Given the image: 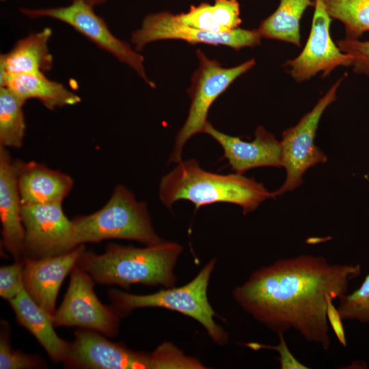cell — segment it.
Here are the masks:
<instances>
[{"mask_svg":"<svg viewBox=\"0 0 369 369\" xmlns=\"http://www.w3.org/2000/svg\"><path fill=\"white\" fill-rule=\"evenodd\" d=\"M25 230L23 258H41L68 252L73 245L72 220L62 204H22Z\"/></svg>","mask_w":369,"mask_h":369,"instance_id":"cell-12","label":"cell"},{"mask_svg":"<svg viewBox=\"0 0 369 369\" xmlns=\"http://www.w3.org/2000/svg\"><path fill=\"white\" fill-rule=\"evenodd\" d=\"M361 271L359 264H330L323 256L302 255L255 271L232 294L247 314L277 335L294 329L328 351L326 295H345Z\"/></svg>","mask_w":369,"mask_h":369,"instance_id":"cell-1","label":"cell"},{"mask_svg":"<svg viewBox=\"0 0 369 369\" xmlns=\"http://www.w3.org/2000/svg\"><path fill=\"white\" fill-rule=\"evenodd\" d=\"M275 11L258 27L263 38L301 46L300 24L305 11L314 6V0H279Z\"/></svg>","mask_w":369,"mask_h":369,"instance_id":"cell-22","label":"cell"},{"mask_svg":"<svg viewBox=\"0 0 369 369\" xmlns=\"http://www.w3.org/2000/svg\"><path fill=\"white\" fill-rule=\"evenodd\" d=\"M24 261L16 262L0 268V296L8 301L17 297L24 289Z\"/></svg>","mask_w":369,"mask_h":369,"instance_id":"cell-27","label":"cell"},{"mask_svg":"<svg viewBox=\"0 0 369 369\" xmlns=\"http://www.w3.org/2000/svg\"><path fill=\"white\" fill-rule=\"evenodd\" d=\"M73 245L107 239H126L146 245L163 241L156 233L147 205L137 200L125 186L117 185L107 203L99 210L72 219Z\"/></svg>","mask_w":369,"mask_h":369,"instance_id":"cell-4","label":"cell"},{"mask_svg":"<svg viewBox=\"0 0 369 369\" xmlns=\"http://www.w3.org/2000/svg\"><path fill=\"white\" fill-rule=\"evenodd\" d=\"M159 197L167 208H171L180 200L192 202L196 209L210 204L226 202L240 206L243 215H246L274 196L253 178L236 173L223 175L209 172L191 159L180 161L162 178Z\"/></svg>","mask_w":369,"mask_h":369,"instance_id":"cell-3","label":"cell"},{"mask_svg":"<svg viewBox=\"0 0 369 369\" xmlns=\"http://www.w3.org/2000/svg\"><path fill=\"white\" fill-rule=\"evenodd\" d=\"M86 250L80 245L63 254L41 258H23L25 291L52 316L60 287Z\"/></svg>","mask_w":369,"mask_h":369,"instance_id":"cell-14","label":"cell"},{"mask_svg":"<svg viewBox=\"0 0 369 369\" xmlns=\"http://www.w3.org/2000/svg\"><path fill=\"white\" fill-rule=\"evenodd\" d=\"M262 38L258 29H245L238 27L224 33L199 29L181 22L176 14L169 11H162L146 16L141 27L132 33L131 40L137 51L149 43L170 39L193 44L223 45L238 51L243 48L260 45Z\"/></svg>","mask_w":369,"mask_h":369,"instance_id":"cell-10","label":"cell"},{"mask_svg":"<svg viewBox=\"0 0 369 369\" xmlns=\"http://www.w3.org/2000/svg\"><path fill=\"white\" fill-rule=\"evenodd\" d=\"M19 11L30 18H49L67 24L98 48L134 70L149 86L155 87V83L147 76L144 56L128 43L115 37L105 19L94 12L93 6L81 1H74L67 6L21 8Z\"/></svg>","mask_w":369,"mask_h":369,"instance_id":"cell-8","label":"cell"},{"mask_svg":"<svg viewBox=\"0 0 369 369\" xmlns=\"http://www.w3.org/2000/svg\"><path fill=\"white\" fill-rule=\"evenodd\" d=\"M196 54L199 66L188 90L191 100L188 116L177 134L169 163L182 161L186 142L195 134L204 133L208 110L214 101L233 81L256 64L255 59H251L238 66L225 68L217 60L210 59L200 49L196 51Z\"/></svg>","mask_w":369,"mask_h":369,"instance_id":"cell-6","label":"cell"},{"mask_svg":"<svg viewBox=\"0 0 369 369\" xmlns=\"http://www.w3.org/2000/svg\"><path fill=\"white\" fill-rule=\"evenodd\" d=\"M216 260H210L187 284L166 288L148 295H134L111 289L108 296L111 308L120 317L142 308H163L180 312L197 320L206 330L211 340L219 345L228 341V333L214 320L216 313L209 303L207 289Z\"/></svg>","mask_w":369,"mask_h":369,"instance_id":"cell-5","label":"cell"},{"mask_svg":"<svg viewBox=\"0 0 369 369\" xmlns=\"http://www.w3.org/2000/svg\"><path fill=\"white\" fill-rule=\"evenodd\" d=\"M74 182L43 163L18 160V186L23 204H62Z\"/></svg>","mask_w":369,"mask_h":369,"instance_id":"cell-17","label":"cell"},{"mask_svg":"<svg viewBox=\"0 0 369 369\" xmlns=\"http://www.w3.org/2000/svg\"><path fill=\"white\" fill-rule=\"evenodd\" d=\"M53 31L45 27L18 40L7 53L0 55V76L23 73H43L53 68L49 49Z\"/></svg>","mask_w":369,"mask_h":369,"instance_id":"cell-18","label":"cell"},{"mask_svg":"<svg viewBox=\"0 0 369 369\" xmlns=\"http://www.w3.org/2000/svg\"><path fill=\"white\" fill-rule=\"evenodd\" d=\"M332 20L340 21L346 39L359 40L369 31V0H323Z\"/></svg>","mask_w":369,"mask_h":369,"instance_id":"cell-24","label":"cell"},{"mask_svg":"<svg viewBox=\"0 0 369 369\" xmlns=\"http://www.w3.org/2000/svg\"><path fill=\"white\" fill-rule=\"evenodd\" d=\"M336 43L342 52L352 57L351 67L355 74L369 76V38L366 40L344 38Z\"/></svg>","mask_w":369,"mask_h":369,"instance_id":"cell-28","label":"cell"},{"mask_svg":"<svg viewBox=\"0 0 369 369\" xmlns=\"http://www.w3.org/2000/svg\"><path fill=\"white\" fill-rule=\"evenodd\" d=\"M45 366L46 363L40 357L29 355L12 348L10 340L9 324L5 320H1L0 333V368H40Z\"/></svg>","mask_w":369,"mask_h":369,"instance_id":"cell-25","label":"cell"},{"mask_svg":"<svg viewBox=\"0 0 369 369\" xmlns=\"http://www.w3.org/2000/svg\"><path fill=\"white\" fill-rule=\"evenodd\" d=\"M204 133L220 144L223 150V159L228 160L237 174L243 175L247 170L260 167H282L281 141L262 126L256 129L251 141L220 132L208 121Z\"/></svg>","mask_w":369,"mask_h":369,"instance_id":"cell-15","label":"cell"},{"mask_svg":"<svg viewBox=\"0 0 369 369\" xmlns=\"http://www.w3.org/2000/svg\"><path fill=\"white\" fill-rule=\"evenodd\" d=\"M346 76L339 78L314 107L293 126L282 133V165L286 177L273 196L293 191L303 183V176L310 168L327 161V155L314 144L320 118L326 109L337 100V92Z\"/></svg>","mask_w":369,"mask_h":369,"instance_id":"cell-7","label":"cell"},{"mask_svg":"<svg viewBox=\"0 0 369 369\" xmlns=\"http://www.w3.org/2000/svg\"><path fill=\"white\" fill-rule=\"evenodd\" d=\"M72 1H81L84 3H86L93 7H94L95 5H100V4H102V3H104L105 2L107 1V0H70Z\"/></svg>","mask_w":369,"mask_h":369,"instance_id":"cell-31","label":"cell"},{"mask_svg":"<svg viewBox=\"0 0 369 369\" xmlns=\"http://www.w3.org/2000/svg\"><path fill=\"white\" fill-rule=\"evenodd\" d=\"M314 14L305 46L296 57L287 60L283 68L297 83L309 81L318 74L327 77L340 66H351L353 58L342 52L330 34L332 21L323 0H314Z\"/></svg>","mask_w":369,"mask_h":369,"instance_id":"cell-11","label":"cell"},{"mask_svg":"<svg viewBox=\"0 0 369 369\" xmlns=\"http://www.w3.org/2000/svg\"><path fill=\"white\" fill-rule=\"evenodd\" d=\"M96 331L81 329L69 342L62 362L85 369H154L152 354L131 350Z\"/></svg>","mask_w":369,"mask_h":369,"instance_id":"cell-13","label":"cell"},{"mask_svg":"<svg viewBox=\"0 0 369 369\" xmlns=\"http://www.w3.org/2000/svg\"><path fill=\"white\" fill-rule=\"evenodd\" d=\"M333 297L326 295L327 300V318L333 329L334 333L340 342L344 346H346L345 332L342 323V318L338 310L333 304Z\"/></svg>","mask_w":369,"mask_h":369,"instance_id":"cell-30","label":"cell"},{"mask_svg":"<svg viewBox=\"0 0 369 369\" xmlns=\"http://www.w3.org/2000/svg\"><path fill=\"white\" fill-rule=\"evenodd\" d=\"M18 160L8 148L0 146V219L2 244L16 260L23 258L25 230L22 221V201L18 186Z\"/></svg>","mask_w":369,"mask_h":369,"instance_id":"cell-16","label":"cell"},{"mask_svg":"<svg viewBox=\"0 0 369 369\" xmlns=\"http://www.w3.org/2000/svg\"><path fill=\"white\" fill-rule=\"evenodd\" d=\"M94 280L77 264L70 272L64 299L52 316L55 327H77L113 337L118 333L120 317L102 304L94 290Z\"/></svg>","mask_w":369,"mask_h":369,"instance_id":"cell-9","label":"cell"},{"mask_svg":"<svg viewBox=\"0 0 369 369\" xmlns=\"http://www.w3.org/2000/svg\"><path fill=\"white\" fill-rule=\"evenodd\" d=\"M338 311L342 320H355L369 323V273L360 287L339 298Z\"/></svg>","mask_w":369,"mask_h":369,"instance_id":"cell-26","label":"cell"},{"mask_svg":"<svg viewBox=\"0 0 369 369\" xmlns=\"http://www.w3.org/2000/svg\"><path fill=\"white\" fill-rule=\"evenodd\" d=\"M18 323L27 329L54 362L63 361L68 344L56 333L52 316L40 306L24 289L8 301Z\"/></svg>","mask_w":369,"mask_h":369,"instance_id":"cell-20","label":"cell"},{"mask_svg":"<svg viewBox=\"0 0 369 369\" xmlns=\"http://www.w3.org/2000/svg\"><path fill=\"white\" fill-rule=\"evenodd\" d=\"M284 333H279L277 336L279 338V344L278 345H266L256 342H250L245 345L251 348L253 350L257 351L260 348L271 349L277 351L279 355V361L280 362L281 369H308L309 368L297 359L292 354L287 346L284 339Z\"/></svg>","mask_w":369,"mask_h":369,"instance_id":"cell-29","label":"cell"},{"mask_svg":"<svg viewBox=\"0 0 369 369\" xmlns=\"http://www.w3.org/2000/svg\"><path fill=\"white\" fill-rule=\"evenodd\" d=\"M237 0H215L191 5L187 12L176 14L182 23L210 32L224 33L239 27L242 23Z\"/></svg>","mask_w":369,"mask_h":369,"instance_id":"cell-21","label":"cell"},{"mask_svg":"<svg viewBox=\"0 0 369 369\" xmlns=\"http://www.w3.org/2000/svg\"><path fill=\"white\" fill-rule=\"evenodd\" d=\"M25 103L8 89L0 87V146L20 148L26 131Z\"/></svg>","mask_w":369,"mask_h":369,"instance_id":"cell-23","label":"cell"},{"mask_svg":"<svg viewBox=\"0 0 369 369\" xmlns=\"http://www.w3.org/2000/svg\"><path fill=\"white\" fill-rule=\"evenodd\" d=\"M182 250L181 245L169 241L145 247L110 243L100 254L85 250L77 264L100 284L125 289L137 284L172 288L176 282L174 267Z\"/></svg>","mask_w":369,"mask_h":369,"instance_id":"cell-2","label":"cell"},{"mask_svg":"<svg viewBox=\"0 0 369 369\" xmlns=\"http://www.w3.org/2000/svg\"><path fill=\"white\" fill-rule=\"evenodd\" d=\"M0 87L8 89L25 103L29 99H36L51 111L81 101L78 94L62 83L49 79L43 73L1 75Z\"/></svg>","mask_w":369,"mask_h":369,"instance_id":"cell-19","label":"cell"}]
</instances>
